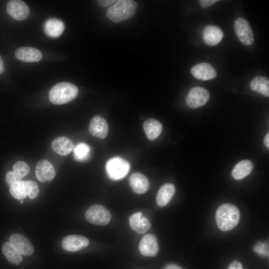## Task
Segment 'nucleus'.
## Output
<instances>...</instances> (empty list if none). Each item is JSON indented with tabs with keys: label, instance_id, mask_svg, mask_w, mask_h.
<instances>
[{
	"label": "nucleus",
	"instance_id": "f257e3e1",
	"mask_svg": "<svg viewBox=\"0 0 269 269\" xmlns=\"http://www.w3.org/2000/svg\"><path fill=\"white\" fill-rule=\"evenodd\" d=\"M240 213L238 208L231 204L225 203L220 206L216 212V221L222 231H227L235 228L238 224Z\"/></svg>",
	"mask_w": 269,
	"mask_h": 269
},
{
	"label": "nucleus",
	"instance_id": "f03ea898",
	"mask_svg": "<svg viewBox=\"0 0 269 269\" xmlns=\"http://www.w3.org/2000/svg\"><path fill=\"white\" fill-rule=\"evenodd\" d=\"M78 95L77 86L71 83L63 82L53 86L49 91V99L55 105H62L74 100Z\"/></svg>",
	"mask_w": 269,
	"mask_h": 269
},
{
	"label": "nucleus",
	"instance_id": "7ed1b4c3",
	"mask_svg": "<svg viewBox=\"0 0 269 269\" xmlns=\"http://www.w3.org/2000/svg\"><path fill=\"white\" fill-rule=\"evenodd\" d=\"M137 5L134 0H117L108 9L107 16L115 23L129 19L134 14Z\"/></svg>",
	"mask_w": 269,
	"mask_h": 269
},
{
	"label": "nucleus",
	"instance_id": "20e7f679",
	"mask_svg": "<svg viewBox=\"0 0 269 269\" xmlns=\"http://www.w3.org/2000/svg\"><path fill=\"white\" fill-rule=\"evenodd\" d=\"M9 186L10 194L18 200H23L27 196L33 199L36 198L39 193L38 184L32 180H20Z\"/></svg>",
	"mask_w": 269,
	"mask_h": 269
},
{
	"label": "nucleus",
	"instance_id": "39448f33",
	"mask_svg": "<svg viewBox=\"0 0 269 269\" xmlns=\"http://www.w3.org/2000/svg\"><path fill=\"white\" fill-rule=\"evenodd\" d=\"M130 169V164L125 159L114 157L110 159L106 165L108 176L113 180H117L124 178Z\"/></svg>",
	"mask_w": 269,
	"mask_h": 269
},
{
	"label": "nucleus",
	"instance_id": "423d86ee",
	"mask_svg": "<svg viewBox=\"0 0 269 269\" xmlns=\"http://www.w3.org/2000/svg\"><path fill=\"white\" fill-rule=\"evenodd\" d=\"M85 217L89 223L99 226L106 225L111 219L109 210L104 206L98 204L89 207L86 212Z\"/></svg>",
	"mask_w": 269,
	"mask_h": 269
},
{
	"label": "nucleus",
	"instance_id": "0eeeda50",
	"mask_svg": "<svg viewBox=\"0 0 269 269\" xmlns=\"http://www.w3.org/2000/svg\"><path fill=\"white\" fill-rule=\"evenodd\" d=\"M235 32L244 45H251L254 41V36L249 22L244 18L238 17L234 21Z\"/></svg>",
	"mask_w": 269,
	"mask_h": 269
},
{
	"label": "nucleus",
	"instance_id": "6e6552de",
	"mask_svg": "<svg viewBox=\"0 0 269 269\" xmlns=\"http://www.w3.org/2000/svg\"><path fill=\"white\" fill-rule=\"evenodd\" d=\"M209 98L210 94L207 90L201 87H195L187 94L186 103L189 107L197 108L204 105Z\"/></svg>",
	"mask_w": 269,
	"mask_h": 269
},
{
	"label": "nucleus",
	"instance_id": "1a4fd4ad",
	"mask_svg": "<svg viewBox=\"0 0 269 269\" xmlns=\"http://www.w3.org/2000/svg\"><path fill=\"white\" fill-rule=\"evenodd\" d=\"M6 9L7 13L13 19L22 20L29 15L30 10L28 5L20 0H11L6 4Z\"/></svg>",
	"mask_w": 269,
	"mask_h": 269
},
{
	"label": "nucleus",
	"instance_id": "9d476101",
	"mask_svg": "<svg viewBox=\"0 0 269 269\" xmlns=\"http://www.w3.org/2000/svg\"><path fill=\"white\" fill-rule=\"evenodd\" d=\"M138 249L140 254L144 256H156L159 251L156 237L153 234L145 235L139 242Z\"/></svg>",
	"mask_w": 269,
	"mask_h": 269
},
{
	"label": "nucleus",
	"instance_id": "9b49d317",
	"mask_svg": "<svg viewBox=\"0 0 269 269\" xmlns=\"http://www.w3.org/2000/svg\"><path fill=\"white\" fill-rule=\"evenodd\" d=\"M9 242L23 256H29L34 253V248L29 240L24 236L14 233L10 235Z\"/></svg>",
	"mask_w": 269,
	"mask_h": 269
},
{
	"label": "nucleus",
	"instance_id": "f8f14e48",
	"mask_svg": "<svg viewBox=\"0 0 269 269\" xmlns=\"http://www.w3.org/2000/svg\"><path fill=\"white\" fill-rule=\"evenodd\" d=\"M89 244V240L84 236L70 235L63 239L62 247L66 251L76 252L86 248Z\"/></svg>",
	"mask_w": 269,
	"mask_h": 269
},
{
	"label": "nucleus",
	"instance_id": "ddd939ff",
	"mask_svg": "<svg viewBox=\"0 0 269 269\" xmlns=\"http://www.w3.org/2000/svg\"><path fill=\"white\" fill-rule=\"evenodd\" d=\"M35 175L39 181L45 182L52 180L56 176V171L48 160L42 159L36 164Z\"/></svg>",
	"mask_w": 269,
	"mask_h": 269
},
{
	"label": "nucleus",
	"instance_id": "4468645a",
	"mask_svg": "<svg viewBox=\"0 0 269 269\" xmlns=\"http://www.w3.org/2000/svg\"><path fill=\"white\" fill-rule=\"evenodd\" d=\"M88 130L92 135L103 139L107 136L109 129L107 121L102 117L96 115L90 120Z\"/></svg>",
	"mask_w": 269,
	"mask_h": 269
},
{
	"label": "nucleus",
	"instance_id": "2eb2a0df",
	"mask_svg": "<svg viewBox=\"0 0 269 269\" xmlns=\"http://www.w3.org/2000/svg\"><path fill=\"white\" fill-rule=\"evenodd\" d=\"M190 72L195 78L204 81L212 79L217 75L214 67L206 62L194 65L191 68Z\"/></svg>",
	"mask_w": 269,
	"mask_h": 269
},
{
	"label": "nucleus",
	"instance_id": "dca6fc26",
	"mask_svg": "<svg viewBox=\"0 0 269 269\" xmlns=\"http://www.w3.org/2000/svg\"><path fill=\"white\" fill-rule=\"evenodd\" d=\"M223 36L222 29L216 25H207L202 31L203 41L209 46L218 44L222 40Z\"/></svg>",
	"mask_w": 269,
	"mask_h": 269
},
{
	"label": "nucleus",
	"instance_id": "f3484780",
	"mask_svg": "<svg viewBox=\"0 0 269 269\" xmlns=\"http://www.w3.org/2000/svg\"><path fill=\"white\" fill-rule=\"evenodd\" d=\"M14 54L17 59L25 62H38L42 58V54L38 49L28 46L17 49Z\"/></svg>",
	"mask_w": 269,
	"mask_h": 269
},
{
	"label": "nucleus",
	"instance_id": "a211bd4d",
	"mask_svg": "<svg viewBox=\"0 0 269 269\" xmlns=\"http://www.w3.org/2000/svg\"><path fill=\"white\" fill-rule=\"evenodd\" d=\"M53 150L57 154L66 156L74 148L73 141L66 136H58L54 138L51 144Z\"/></svg>",
	"mask_w": 269,
	"mask_h": 269
},
{
	"label": "nucleus",
	"instance_id": "6ab92c4d",
	"mask_svg": "<svg viewBox=\"0 0 269 269\" xmlns=\"http://www.w3.org/2000/svg\"><path fill=\"white\" fill-rule=\"evenodd\" d=\"M131 228L138 234H142L151 227L150 221L140 212L132 215L129 219Z\"/></svg>",
	"mask_w": 269,
	"mask_h": 269
},
{
	"label": "nucleus",
	"instance_id": "aec40b11",
	"mask_svg": "<svg viewBox=\"0 0 269 269\" xmlns=\"http://www.w3.org/2000/svg\"><path fill=\"white\" fill-rule=\"evenodd\" d=\"M130 184L134 192L142 194L149 187V182L145 176L140 172L133 173L130 177Z\"/></svg>",
	"mask_w": 269,
	"mask_h": 269
},
{
	"label": "nucleus",
	"instance_id": "412c9836",
	"mask_svg": "<svg viewBox=\"0 0 269 269\" xmlns=\"http://www.w3.org/2000/svg\"><path fill=\"white\" fill-rule=\"evenodd\" d=\"M143 131L149 140H154L162 132L163 127L158 121L152 118L145 120L143 124Z\"/></svg>",
	"mask_w": 269,
	"mask_h": 269
},
{
	"label": "nucleus",
	"instance_id": "4be33fe9",
	"mask_svg": "<svg viewBox=\"0 0 269 269\" xmlns=\"http://www.w3.org/2000/svg\"><path fill=\"white\" fill-rule=\"evenodd\" d=\"M65 25L63 22L57 18H52L47 19L44 25L45 34L51 37L56 38L63 32Z\"/></svg>",
	"mask_w": 269,
	"mask_h": 269
},
{
	"label": "nucleus",
	"instance_id": "5701e85b",
	"mask_svg": "<svg viewBox=\"0 0 269 269\" xmlns=\"http://www.w3.org/2000/svg\"><path fill=\"white\" fill-rule=\"evenodd\" d=\"M175 192V188L173 184L166 183L159 188L157 192L156 201L160 207L165 206L168 203Z\"/></svg>",
	"mask_w": 269,
	"mask_h": 269
},
{
	"label": "nucleus",
	"instance_id": "b1692460",
	"mask_svg": "<svg viewBox=\"0 0 269 269\" xmlns=\"http://www.w3.org/2000/svg\"><path fill=\"white\" fill-rule=\"evenodd\" d=\"M253 164L249 160H243L237 163L232 171V175L236 180H241L252 171Z\"/></svg>",
	"mask_w": 269,
	"mask_h": 269
},
{
	"label": "nucleus",
	"instance_id": "393cba45",
	"mask_svg": "<svg viewBox=\"0 0 269 269\" xmlns=\"http://www.w3.org/2000/svg\"><path fill=\"white\" fill-rule=\"evenodd\" d=\"M251 89L261 94L269 97V80L264 76H257L253 79L250 84Z\"/></svg>",
	"mask_w": 269,
	"mask_h": 269
},
{
	"label": "nucleus",
	"instance_id": "a878e982",
	"mask_svg": "<svg viewBox=\"0 0 269 269\" xmlns=\"http://www.w3.org/2000/svg\"><path fill=\"white\" fill-rule=\"evenodd\" d=\"M2 252L7 260L12 264L18 265L22 261L21 255L9 242L3 244Z\"/></svg>",
	"mask_w": 269,
	"mask_h": 269
},
{
	"label": "nucleus",
	"instance_id": "bb28decb",
	"mask_svg": "<svg viewBox=\"0 0 269 269\" xmlns=\"http://www.w3.org/2000/svg\"><path fill=\"white\" fill-rule=\"evenodd\" d=\"M74 156L78 161H82L86 159L89 155L90 148L88 145L85 143H80L74 147Z\"/></svg>",
	"mask_w": 269,
	"mask_h": 269
},
{
	"label": "nucleus",
	"instance_id": "cd10ccee",
	"mask_svg": "<svg viewBox=\"0 0 269 269\" xmlns=\"http://www.w3.org/2000/svg\"><path fill=\"white\" fill-rule=\"evenodd\" d=\"M30 167L27 163L22 161L15 162L13 166V172L19 181L30 172Z\"/></svg>",
	"mask_w": 269,
	"mask_h": 269
},
{
	"label": "nucleus",
	"instance_id": "c85d7f7f",
	"mask_svg": "<svg viewBox=\"0 0 269 269\" xmlns=\"http://www.w3.org/2000/svg\"><path fill=\"white\" fill-rule=\"evenodd\" d=\"M254 250L256 252H257L260 255H262L264 256H268V247L266 244L263 243H258L254 247Z\"/></svg>",
	"mask_w": 269,
	"mask_h": 269
},
{
	"label": "nucleus",
	"instance_id": "c756f323",
	"mask_svg": "<svg viewBox=\"0 0 269 269\" xmlns=\"http://www.w3.org/2000/svg\"><path fill=\"white\" fill-rule=\"evenodd\" d=\"M5 181L9 185L19 181V179L16 176L13 171H9L6 174Z\"/></svg>",
	"mask_w": 269,
	"mask_h": 269
},
{
	"label": "nucleus",
	"instance_id": "7c9ffc66",
	"mask_svg": "<svg viewBox=\"0 0 269 269\" xmlns=\"http://www.w3.org/2000/svg\"><path fill=\"white\" fill-rule=\"evenodd\" d=\"M218 1V0H199V3L201 7L206 8Z\"/></svg>",
	"mask_w": 269,
	"mask_h": 269
},
{
	"label": "nucleus",
	"instance_id": "2f4dec72",
	"mask_svg": "<svg viewBox=\"0 0 269 269\" xmlns=\"http://www.w3.org/2000/svg\"><path fill=\"white\" fill-rule=\"evenodd\" d=\"M116 1V0H99L97 1L98 4L103 7H107L112 5Z\"/></svg>",
	"mask_w": 269,
	"mask_h": 269
},
{
	"label": "nucleus",
	"instance_id": "473e14b6",
	"mask_svg": "<svg viewBox=\"0 0 269 269\" xmlns=\"http://www.w3.org/2000/svg\"><path fill=\"white\" fill-rule=\"evenodd\" d=\"M228 269H243V268L241 263L234 261L231 263Z\"/></svg>",
	"mask_w": 269,
	"mask_h": 269
},
{
	"label": "nucleus",
	"instance_id": "72a5a7b5",
	"mask_svg": "<svg viewBox=\"0 0 269 269\" xmlns=\"http://www.w3.org/2000/svg\"><path fill=\"white\" fill-rule=\"evenodd\" d=\"M164 269H182L181 267L179 266L174 265V264H171L167 266Z\"/></svg>",
	"mask_w": 269,
	"mask_h": 269
},
{
	"label": "nucleus",
	"instance_id": "f704fd0d",
	"mask_svg": "<svg viewBox=\"0 0 269 269\" xmlns=\"http://www.w3.org/2000/svg\"><path fill=\"white\" fill-rule=\"evenodd\" d=\"M264 144L267 147H269V134L268 133L264 138Z\"/></svg>",
	"mask_w": 269,
	"mask_h": 269
},
{
	"label": "nucleus",
	"instance_id": "c9c22d12",
	"mask_svg": "<svg viewBox=\"0 0 269 269\" xmlns=\"http://www.w3.org/2000/svg\"><path fill=\"white\" fill-rule=\"evenodd\" d=\"M4 70V65L1 57L0 56V74Z\"/></svg>",
	"mask_w": 269,
	"mask_h": 269
},
{
	"label": "nucleus",
	"instance_id": "e433bc0d",
	"mask_svg": "<svg viewBox=\"0 0 269 269\" xmlns=\"http://www.w3.org/2000/svg\"><path fill=\"white\" fill-rule=\"evenodd\" d=\"M23 202V200H21V202H20V204H22Z\"/></svg>",
	"mask_w": 269,
	"mask_h": 269
}]
</instances>
